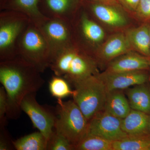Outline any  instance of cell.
Instances as JSON below:
<instances>
[{"instance_id":"15","label":"cell","mask_w":150,"mask_h":150,"mask_svg":"<svg viewBox=\"0 0 150 150\" xmlns=\"http://www.w3.org/2000/svg\"><path fill=\"white\" fill-rule=\"evenodd\" d=\"M150 69V58L131 51L115 58L106 66L105 71L117 73L148 71Z\"/></svg>"},{"instance_id":"30","label":"cell","mask_w":150,"mask_h":150,"mask_svg":"<svg viewBox=\"0 0 150 150\" xmlns=\"http://www.w3.org/2000/svg\"><path fill=\"white\" fill-rule=\"evenodd\" d=\"M81 1H92L100 2H110L114 1H117V0H81Z\"/></svg>"},{"instance_id":"5","label":"cell","mask_w":150,"mask_h":150,"mask_svg":"<svg viewBox=\"0 0 150 150\" xmlns=\"http://www.w3.org/2000/svg\"><path fill=\"white\" fill-rule=\"evenodd\" d=\"M74 88L73 100L88 121L104 110L107 90L98 75H94L72 83Z\"/></svg>"},{"instance_id":"17","label":"cell","mask_w":150,"mask_h":150,"mask_svg":"<svg viewBox=\"0 0 150 150\" xmlns=\"http://www.w3.org/2000/svg\"><path fill=\"white\" fill-rule=\"evenodd\" d=\"M150 115L131 109L128 115L121 119V127L129 136H149Z\"/></svg>"},{"instance_id":"4","label":"cell","mask_w":150,"mask_h":150,"mask_svg":"<svg viewBox=\"0 0 150 150\" xmlns=\"http://www.w3.org/2000/svg\"><path fill=\"white\" fill-rule=\"evenodd\" d=\"M18 56L34 66L40 73L50 67V48L43 33L31 23L20 38L17 44Z\"/></svg>"},{"instance_id":"2","label":"cell","mask_w":150,"mask_h":150,"mask_svg":"<svg viewBox=\"0 0 150 150\" xmlns=\"http://www.w3.org/2000/svg\"><path fill=\"white\" fill-rule=\"evenodd\" d=\"M97 65L93 57L74 45L55 56L49 68L54 75L64 78L71 85L98 74Z\"/></svg>"},{"instance_id":"28","label":"cell","mask_w":150,"mask_h":150,"mask_svg":"<svg viewBox=\"0 0 150 150\" xmlns=\"http://www.w3.org/2000/svg\"><path fill=\"white\" fill-rule=\"evenodd\" d=\"M5 127L6 126L0 127V150H13L14 149L13 141L9 136Z\"/></svg>"},{"instance_id":"10","label":"cell","mask_w":150,"mask_h":150,"mask_svg":"<svg viewBox=\"0 0 150 150\" xmlns=\"http://www.w3.org/2000/svg\"><path fill=\"white\" fill-rule=\"evenodd\" d=\"M116 2L84 1L82 6L91 16L108 26L124 27L128 23V19L122 10L115 5Z\"/></svg>"},{"instance_id":"18","label":"cell","mask_w":150,"mask_h":150,"mask_svg":"<svg viewBox=\"0 0 150 150\" xmlns=\"http://www.w3.org/2000/svg\"><path fill=\"white\" fill-rule=\"evenodd\" d=\"M124 91L115 90L108 91L103 110L121 119L126 117L131 110Z\"/></svg>"},{"instance_id":"8","label":"cell","mask_w":150,"mask_h":150,"mask_svg":"<svg viewBox=\"0 0 150 150\" xmlns=\"http://www.w3.org/2000/svg\"><path fill=\"white\" fill-rule=\"evenodd\" d=\"M38 27L49 45L51 61L60 52L75 45L72 26L70 22L61 19L48 18Z\"/></svg>"},{"instance_id":"31","label":"cell","mask_w":150,"mask_h":150,"mask_svg":"<svg viewBox=\"0 0 150 150\" xmlns=\"http://www.w3.org/2000/svg\"><path fill=\"white\" fill-rule=\"evenodd\" d=\"M149 29L150 32V45H149V58H150V24L149 23Z\"/></svg>"},{"instance_id":"12","label":"cell","mask_w":150,"mask_h":150,"mask_svg":"<svg viewBox=\"0 0 150 150\" xmlns=\"http://www.w3.org/2000/svg\"><path fill=\"white\" fill-rule=\"evenodd\" d=\"M147 71L111 73L105 71L98 74L103 82L107 91L125 90L134 86L146 83L150 77Z\"/></svg>"},{"instance_id":"25","label":"cell","mask_w":150,"mask_h":150,"mask_svg":"<svg viewBox=\"0 0 150 150\" xmlns=\"http://www.w3.org/2000/svg\"><path fill=\"white\" fill-rule=\"evenodd\" d=\"M47 150H75V148L66 137L54 129L48 140Z\"/></svg>"},{"instance_id":"19","label":"cell","mask_w":150,"mask_h":150,"mask_svg":"<svg viewBox=\"0 0 150 150\" xmlns=\"http://www.w3.org/2000/svg\"><path fill=\"white\" fill-rule=\"evenodd\" d=\"M125 33L132 51L149 57V23H144L139 27L128 29Z\"/></svg>"},{"instance_id":"23","label":"cell","mask_w":150,"mask_h":150,"mask_svg":"<svg viewBox=\"0 0 150 150\" xmlns=\"http://www.w3.org/2000/svg\"><path fill=\"white\" fill-rule=\"evenodd\" d=\"M113 142L87 134L75 148V150H113Z\"/></svg>"},{"instance_id":"13","label":"cell","mask_w":150,"mask_h":150,"mask_svg":"<svg viewBox=\"0 0 150 150\" xmlns=\"http://www.w3.org/2000/svg\"><path fill=\"white\" fill-rule=\"evenodd\" d=\"M81 0H39L41 13L48 18H59L71 23L82 6Z\"/></svg>"},{"instance_id":"21","label":"cell","mask_w":150,"mask_h":150,"mask_svg":"<svg viewBox=\"0 0 150 150\" xmlns=\"http://www.w3.org/2000/svg\"><path fill=\"white\" fill-rule=\"evenodd\" d=\"M13 144L17 150H47L48 140L38 131L13 141Z\"/></svg>"},{"instance_id":"16","label":"cell","mask_w":150,"mask_h":150,"mask_svg":"<svg viewBox=\"0 0 150 150\" xmlns=\"http://www.w3.org/2000/svg\"><path fill=\"white\" fill-rule=\"evenodd\" d=\"M39 0H4L0 4L1 11L11 10L27 16L38 27L44 22L47 18L40 12L38 8Z\"/></svg>"},{"instance_id":"3","label":"cell","mask_w":150,"mask_h":150,"mask_svg":"<svg viewBox=\"0 0 150 150\" xmlns=\"http://www.w3.org/2000/svg\"><path fill=\"white\" fill-rule=\"evenodd\" d=\"M57 100L54 130L66 137L75 148L87 134L88 120L73 100Z\"/></svg>"},{"instance_id":"14","label":"cell","mask_w":150,"mask_h":150,"mask_svg":"<svg viewBox=\"0 0 150 150\" xmlns=\"http://www.w3.org/2000/svg\"><path fill=\"white\" fill-rule=\"evenodd\" d=\"M132 51L124 33H118L110 35L96 48L93 57L98 63L106 64L115 58Z\"/></svg>"},{"instance_id":"9","label":"cell","mask_w":150,"mask_h":150,"mask_svg":"<svg viewBox=\"0 0 150 150\" xmlns=\"http://www.w3.org/2000/svg\"><path fill=\"white\" fill-rule=\"evenodd\" d=\"M36 93L27 95L21 104L22 111L26 113L33 126L41 132L48 140L54 129L56 118L55 112L40 105L36 98Z\"/></svg>"},{"instance_id":"34","label":"cell","mask_w":150,"mask_h":150,"mask_svg":"<svg viewBox=\"0 0 150 150\" xmlns=\"http://www.w3.org/2000/svg\"><path fill=\"white\" fill-rule=\"evenodd\" d=\"M149 23V24H150V23Z\"/></svg>"},{"instance_id":"20","label":"cell","mask_w":150,"mask_h":150,"mask_svg":"<svg viewBox=\"0 0 150 150\" xmlns=\"http://www.w3.org/2000/svg\"><path fill=\"white\" fill-rule=\"evenodd\" d=\"M146 83L125 90L131 108L150 115V88Z\"/></svg>"},{"instance_id":"1","label":"cell","mask_w":150,"mask_h":150,"mask_svg":"<svg viewBox=\"0 0 150 150\" xmlns=\"http://www.w3.org/2000/svg\"><path fill=\"white\" fill-rule=\"evenodd\" d=\"M35 67L20 56L0 62V82L7 96V118H19L21 104L27 95L36 93L45 81Z\"/></svg>"},{"instance_id":"29","label":"cell","mask_w":150,"mask_h":150,"mask_svg":"<svg viewBox=\"0 0 150 150\" xmlns=\"http://www.w3.org/2000/svg\"><path fill=\"white\" fill-rule=\"evenodd\" d=\"M141 0H117L121 5L127 11L135 13Z\"/></svg>"},{"instance_id":"7","label":"cell","mask_w":150,"mask_h":150,"mask_svg":"<svg viewBox=\"0 0 150 150\" xmlns=\"http://www.w3.org/2000/svg\"><path fill=\"white\" fill-rule=\"evenodd\" d=\"M79 11L71 23L74 43L93 57L95 47L104 39V31L84 8Z\"/></svg>"},{"instance_id":"24","label":"cell","mask_w":150,"mask_h":150,"mask_svg":"<svg viewBox=\"0 0 150 150\" xmlns=\"http://www.w3.org/2000/svg\"><path fill=\"white\" fill-rule=\"evenodd\" d=\"M48 88L51 95L57 99L72 96L74 93V90L71 89L69 82L64 78L56 75L50 80Z\"/></svg>"},{"instance_id":"32","label":"cell","mask_w":150,"mask_h":150,"mask_svg":"<svg viewBox=\"0 0 150 150\" xmlns=\"http://www.w3.org/2000/svg\"><path fill=\"white\" fill-rule=\"evenodd\" d=\"M4 0H0V4H2L3 2V1H4Z\"/></svg>"},{"instance_id":"11","label":"cell","mask_w":150,"mask_h":150,"mask_svg":"<svg viewBox=\"0 0 150 150\" xmlns=\"http://www.w3.org/2000/svg\"><path fill=\"white\" fill-rule=\"evenodd\" d=\"M87 134L113 142L128 136L122 129L121 119L104 110L97 113L88 121Z\"/></svg>"},{"instance_id":"33","label":"cell","mask_w":150,"mask_h":150,"mask_svg":"<svg viewBox=\"0 0 150 150\" xmlns=\"http://www.w3.org/2000/svg\"><path fill=\"white\" fill-rule=\"evenodd\" d=\"M149 134L150 135V123H149Z\"/></svg>"},{"instance_id":"26","label":"cell","mask_w":150,"mask_h":150,"mask_svg":"<svg viewBox=\"0 0 150 150\" xmlns=\"http://www.w3.org/2000/svg\"><path fill=\"white\" fill-rule=\"evenodd\" d=\"M134 13L137 18L144 23H150V0H141Z\"/></svg>"},{"instance_id":"6","label":"cell","mask_w":150,"mask_h":150,"mask_svg":"<svg viewBox=\"0 0 150 150\" xmlns=\"http://www.w3.org/2000/svg\"><path fill=\"white\" fill-rule=\"evenodd\" d=\"M0 60L6 61L18 56L20 38L32 23L24 14L11 10L1 11Z\"/></svg>"},{"instance_id":"22","label":"cell","mask_w":150,"mask_h":150,"mask_svg":"<svg viewBox=\"0 0 150 150\" xmlns=\"http://www.w3.org/2000/svg\"><path fill=\"white\" fill-rule=\"evenodd\" d=\"M113 150H150L149 136H129L113 143Z\"/></svg>"},{"instance_id":"27","label":"cell","mask_w":150,"mask_h":150,"mask_svg":"<svg viewBox=\"0 0 150 150\" xmlns=\"http://www.w3.org/2000/svg\"><path fill=\"white\" fill-rule=\"evenodd\" d=\"M7 110V96L2 86L0 88V127L6 126Z\"/></svg>"}]
</instances>
